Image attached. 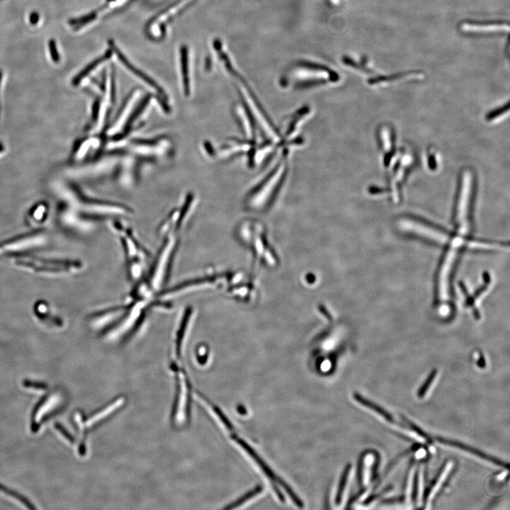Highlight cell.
Segmentation results:
<instances>
[{"label":"cell","mask_w":510,"mask_h":510,"mask_svg":"<svg viewBox=\"0 0 510 510\" xmlns=\"http://www.w3.org/2000/svg\"><path fill=\"white\" fill-rule=\"evenodd\" d=\"M509 103H507L506 106H503L501 108H497L494 111L490 112L486 116V120L489 122H496L504 118L509 113Z\"/></svg>","instance_id":"ac0fdd59"},{"label":"cell","mask_w":510,"mask_h":510,"mask_svg":"<svg viewBox=\"0 0 510 510\" xmlns=\"http://www.w3.org/2000/svg\"><path fill=\"white\" fill-rule=\"evenodd\" d=\"M423 472L422 469H418L415 476H413L411 500L415 506H419L423 496Z\"/></svg>","instance_id":"30bf717a"},{"label":"cell","mask_w":510,"mask_h":510,"mask_svg":"<svg viewBox=\"0 0 510 510\" xmlns=\"http://www.w3.org/2000/svg\"><path fill=\"white\" fill-rule=\"evenodd\" d=\"M287 156V150H284L275 166L247 194L245 197L247 207L255 210H262L274 203L287 180L289 172Z\"/></svg>","instance_id":"6da1fadb"},{"label":"cell","mask_w":510,"mask_h":510,"mask_svg":"<svg viewBox=\"0 0 510 510\" xmlns=\"http://www.w3.org/2000/svg\"><path fill=\"white\" fill-rule=\"evenodd\" d=\"M309 112L310 111H309V108L307 107H304V108L298 110L296 113H294V114L289 117V119H287L286 124L284 126L283 133H281L284 148H286L285 145L289 143L288 140L290 138V137L292 136L294 132L297 130L299 123H301V122L309 114Z\"/></svg>","instance_id":"5b68a950"},{"label":"cell","mask_w":510,"mask_h":510,"mask_svg":"<svg viewBox=\"0 0 510 510\" xmlns=\"http://www.w3.org/2000/svg\"><path fill=\"white\" fill-rule=\"evenodd\" d=\"M180 62L182 78H183L184 88L186 93L190 90V77H189V50L188 47L183 46L180 48Z\"/></svg>","instance_id":"4fadbf2b"},{"label":"cell","mask_w":510,"mask_h":510,"mask_svg":"<svg viewBox=\"0 0 510 510\" xmlns=\"http://www.w3.org/2000/svg\"><path fill=\"white\" fill-rule=\"evenodd\" d=\"M438 371L437 370H434L431 371L430 374L428 376L427 380L424 381V384H422V387L419 389L417 393L418 397L419 399H423L427 393L429 392V389H431V386L435 382L436 377H437Z\"/></svg>","instance_id":"e0dca14e"},{"label":"cell","mask_w":510,"mask_h":510,"mask_svg":"<svg viewBox=\"0 0 510 510\" xmlns=\"http://www.w3.org/2000/svg\"><path fill=\"white\" fill-rule=\"evenodd\" d=\"M213 409L214 412H215V414H217V416H218L219 419H220V420H221V422L223 423L224 425H225V427H227V429L230 431H233V425H232L231 422H230V420H229V419H227L226 416H225V414H224V413L222 412V411L220 410V409H219L218 408L215 407V406H213Z\"/></svg>","instance_id":"d6986e66"},{"label":"cell","mask_w":510,"mask_h":510,"mask_svg":"<svg viewBox=\"0 0 510 510\" xmlns=\"http://www.w3.org/2000/svg\"><path fill=\"white\" fill-rule=\"evenodd\" d=\"M112 53H113V52H112L111 50L107 51L103 56H100V58H98V59L95 60V61L92 62L90 64H89L85 69L82 70L79 74L75 77L74 80H73V85H77L78 84H79L80 82L85 78V77L88 76L91 72H93V70L96 69V68H98V66H100L102 63L109 60L112 56Z\"/></svg>","instance_id":"8fae6325"},{"label":"cell","mask_w":510,"mask_h":510,"mask_svg":"<svg viewBox=\"0 0 510 510\" xmlns=\"http://www.w3.org/2000/svg\"><path fill=\"white\" fill-rule=\"evenodd\" d=\"M48 48H49L50 54H51L52 60L55 63H58L60 61V55L58 53V48L56 41L52 39L48 43Z\"/></svg>","instance_id":"44dd1931"},{"label":"cell","mask_w":510,"mask_h":510,"mask_svg":"<svg viewBox=\"0 0 510 510\" xmlns=\"http://www.w3.org/2000/svg\"><path fill=\"white\" fill-rule=\"evenodd\" d=\"M262 486H257V487H256L254 488L253 490H252V491L247 492V493H246V494L244 495V496H242L241 498H239V499L237 500V501L234 502V503H231V504L230 505H229V506L226 507V508H225V509L231 510L234 509V508H237V507L241 506V505L243 504V503H245V502L249 501V500L251 499V498H253L254 496L258 495L259 493H260V492H262Z\"/></svg>","instance_id":"2e32d148"},{"label":"cell","mask_w":510,"mask_h":510,"mask_svg":"<svg viewBox=\"0 0 510 510\" xmlns=\"http://www.w3.org/2000/svg\"><path fill=\"white\" fill-rule=\"evenodd\" d=\"M452 466L453 464L452 463H451V461H449V462L446 463V464L444 465L442 470H441L440 473L438 475L437 478H436L435 481H434L433 484L431 485L429 493H428L427 497H426V499H424L426 503H429V502H431L432 498H434V496H435L436 493H437L439 489H440L441 485L443 484V483L444 482L446 478H447L448 475L449 474L450 471H451V469H452Z\"/></svg>","instance_id":"9c48e42d"},{"label":"cell","mask_w":510,"mask_h":510,"mask_svg":"<svg viewBox=\"0 0 510 510\" xmlns=\"http://www.w3.org/2000/svg\"><path fill=\"white\" fill-rule=\"evenodd\" d=\"M55 428H56L57 430L61 433L62 435L64 436L67 440L69 441L70 443H72V444H74L75 441V438L72 436V434H70L69 431L67 430V429H65L61 424H60V423H56V424H55Z\"/></svg>","instance_id":"7402d4cb"},{"label":"cell","mask_w":510,"mask_h":510,"mask_svg":"<svg viewBox=\"0 0 510 510\" xmlns=\"http://www.w3.org/2000/svg\"><path fill=\"white\" fill-rule=\"evenodd\" d=\"M108 44H109L110 47H111V50L112 52H113V53H114L115 54H116V56H117V58H118V59L121 62L122 64L124 65V66L125 67V68H127V69L130 70V71L131 72V73H133V74L136 75V76H138V78H140V79L143 80L144 82H145V83L149 84V85H150V86L153 87V88H154L157 89V90H160V88H158V85H157L155 83V82H154L153 80L151 79V78H149L148 75H146L145 74V73H143V72L141 71V70L138 69V68H135L134 65L132 64V63H130V62L128 61V59H127L126 57H125L124 55H123V53H122L121 50L118 49V47H117L116 45L115 44L114 42L111 41V40H110V41H108Z\"/></svg>","instance_id":"52a82bcc"},{"label":"cell","mask_w":510,"mask_h":510,"mask_svg":"<svg viewBox=\"0 0 510 510\" xmlns=\"http://www.w3.org/2000/svg\"><path fill=\"white\" fill-rule=\"evenodd\" d=\"M231 438L236 441L237 444L241 446L242 449L245 450L246 452L250 455L251 457L255 460V462L260 466L261 469H262V471H264V473L267 475V477H268L271 481H273V488L274 491L277 493V496L279 497V500H280L281 501L284 502V501H285V500H284V496L282 494L281 491H279L278 488H277V486H275L274 483H278V484L280 485L282 487H283L284 489L285 490V491L288 493V495L290 496L291 499L292 500V501L294 502V503H295L299 508H304V503H303L302 500H301L300 498L296 495V493L293 491V490L290 488V486H288L287 483L284 482L283 480L281 479L280 478L278 477V476L273 472V471H272V470L270 469V468H269V466L264 462L263 460L261 459L260 456H259V455L254 451V449H252V448L247 443H246L243 439L239 438L238 436H237L236 434H234V433H232Z\"/></svg>","instance_id":"3957f363"},{"label":"cell","mask_w":510,"mask_h":510,"mask_svg":"<svg viewBox=\"0 0 510 510\" xmlns=\"http://www.w3.org/2000/svg\"><path fill=\"white\" fill-rule=\"evenodd\" d=\"M350 464H348L344 469L343 473H342V476H341L340 481H339V484L338 486V489H337V496L335 498V503L337 506H339L342 502V496H343L344 489H345L346 485H347L348 478H349V473L351 471Z\"/></svg>","instance_id":"5bb4252c"},{"label":"cell","mask_w":510,"mask_h":510,"mask_svg":"<svg viewBox=\"0 0 510 510\" xmlns=\"http://www.w3.org/2000/svg\"><path fill=\"white\" fill-rule=\"evenodd\" d=\"M0 492H2L4 494L7 495V496L10 497H12L14 499L17 500V501H19L20 503H23V504L24 505L26 508H28V509H36V508L33 506V504L31 502L27 500V498H25L24 496H21V495L19 494V493H16V492L12 491V490H10L9 488L5 487V486L1 485V483H0Z\"/></svg>","instance_id":"9a60e30c"},{"label":"cell","mask_w":510,"mask_h":510,"mask_svg":"<svg viewBox=\"0 0 510 510\" xmlns=\"http://www.w3.org/2000/svg\"><path fill=\"white\" fill-rule=\"evenodd\" d=\"M38 20H39V16H38L37 13H33L30 16V22L31 23V24H36V23H37Z\"/></svg>","instance_id":"603a6c76"},{"label":"cell","mask_w":510,"mask_h":510,"mask_svg":"<svg viewBox=\"0 0 510 510\" xmlns=\"http://www.w3.org/2000/svg\"><path fill=\"white\" fill-rule=\"evenodd\" d=\"M436 439L439 441V443H441V444H446V445L451 446H454V447L463 450V451H466V452L471 453V454L475 455V456H478V457L481 458V459L486 460V461L493 463V464H495L497 465V466H501V467L508 468V464H505L504 462H503L501 460L493 457V456H488V455L485 454V453L482 452V451H479V450L474 449V448L471 447V446L466 445V444H462V443L459 442V441L450 440V439H444V438L440 437H436Z\"/></svg>","instance_id":"8992f818"},{"label":"cell","mask_w":510,"mask_h":510,"mask_svg":"<svg viewBox=\"0 0 510 510\" xmlns=\"http://www.w3.org/2000/svg\"><path fill=\"white\" fill-rule=\"evenodd\" d=\"M474 175L469 170L461 174L457 202L454 213V222L459 235L466 236L470 230L471 203H472Z\"/></svg>","instance_id":"7a4b0ae2"},{"label":"cell","mask_w":510,"mask_h":510,"mask_svg":"<svg viewBox=\"0 0 510 510\" xmlns=\"http://www.w3.org/2000/svg\"><path fill=\"white\" fill-rule=\"evenodd\" d=\"M235 115L244 135V139L256 143L257 124L243 102L235 106Z\"/></svg>","instance_id":"277c9868"},{"label":"cell","mask_w":510,"mask_h":510,"mask_svg":"<svg viewBox=\"0 0 510 510\" xmlns=\"http://www.w3.org/2000/svg\"><path fill=\"white\" fill-rule=\"evenodd\" d=\"M354 399L357 402H359V404L363 405L365 407L369 408L371 410L374 411V412L379 414L381 417L386 419V420H387L388 422L395 423V420L392 415L390 414L389 412H386L385 409H383L380 406H377V405L374 404V403L371 402L369 400L366 399L365 398L362 397L361 395L357 394V393H355L354 394Z\"/></svg>","instance_id":"7c38bea8"},{"label":"cell","mask_w":510,"mask_h":510,"mask_svg":"<svg viewBox=\"0 0 510 510\" xmlns=\"http://www.w3.org/2000/svg\"><path fill=\"white\" fill-rule=\"evenodd\" d=\"M393 135L389 127H381L379 130V138L381 140V146L384 154V164L386 167H389L393 158Z\"/></svg>","instance_id":"ba28073f"},{"label":"cell","mask_w":510,"mask_h":510,"mask_svg":"<svg viewBox=\"0 0 510 510\" xmlns=\"http://www.w3.org/2000/svg\"><path fill=\"white\" fill-rule=\"evenodd\" d=\"M23 386L25 388H27V389L40 390V391H44V390L48 389V386H47V384H44V383L29 380L23 381Z\"/></svg>","instance_id":"ffe728a7"}]
</instances>
